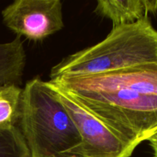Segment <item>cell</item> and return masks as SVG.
<instances>
[{"mask_svg": "<svg viewBox=\"0 0 157 157\" xmlns=\"http://www.w3.org/2000/svg\"><path fill=\"white\" fill-rule=\"evenodd\" d=\"M25 52L21 37L0 43V87L19 85L25 66Z\"/></svg>", "mask_w": 157, "mask_h": 157, "instance_id": "obj_7", "label": "cell"}, {"mask_svg": "<svg viewBox=\"0 0 157 157\" xmlns=\"http://www.w3.org/2000/svg\"><path fill=\"white\" fill-rule=\"evenodd\" d=\"M22 89L11 84L0 87V126H17Z\"/></svg>", "mask_w": 157, "mask_h": 157, "instance_id": "obj_8", "label": "cell"}, {"mask_svg": "<svg viewBox=\"0 0 157 157\" xmlns=\"http://www.w3.org/2000/svg\"><path fill=\"white\" fill-rule=\"evenodd\" d=\"M136 148L157 133V63L50 80Z\"/></svg>", "mask_w": 157, "mask_h": 157, "instance_id": "obj_1", "label": "cell"}, {"mask_svg": "<svg viewBox=\"0 0 157 157\" xmlns=\"http://www.w3.org/2000/svg\"><path fill=\"white\" fill-rule=\"evenodd\" d=\"M0 157H31L17 126H0Z\"/></svg>", "mask_w": 157, "mask_h": 157, "instance_id": "obj_9", "label": "cell"}, {"mask_svg": "<svg viewBox=\"0 0 157 157\" xmlns=\"http://www.w3.org/2000/svg\"><path fill=\"white\" fill-rule=\"evenodd\" d=\"M48 83L65 107L81 136V144L75 150V156H131L136 148L86 109L65 90L51 81Z\"/></svg>", "mask_w": 157, "mask_h": 157, "instance_id": "obj_4", "label": "cell"}, {"mask_svg": "<svg viewBox=\"0 0 157 157\" xmlns=\"http://www.w3.org/2000/svg\"><path fill=\"white\" fill-rule=\"evenodd\" d=\"M2 15L11 31L33 41H43L64 25L60 0H15Z\"/></svg>", "mask_w": 157, "mask_h": 157, "instance_id": "obj_5", "label": "cell"}, {"mask_svg": "<svg viewBox=\"0 0 157 157\" xmlns=\"http://www.w3.org/2000/svg\"><path fill=\"white\" fill-rule=\"evenodd\" d=\"M157 63V31L148 17L113 26L101 42L66 57L52 67L50 80L85 76Z\"/></svg>", "mask_w": 157, "mask_h": 157, "instance_id": "obj_2", "label": "cell"}, {"mask_svg": "<svg viewBox=\"0 0 157 157\" xmlns=\"http://www.w3.org/2000/svg\"><path fill=\"white\" fill-rule=\"evenodd\" d=\"M18 124L31 157H73L81 144L65 107L39 78L22 89Z\"/></svg>", "mask_w": 157, "mask_h": 157, "instance_id": "obj_3", "label": "cell"}, {"mask_svg": "<svg viewBox=\"0 0 157 157\" xmlns=\"http://www.w3.org/2000/svg\"><path fill=\"white\" fill-rule=\"evenodd\" d=\"M73 157H78V156H73Z\"/></svg>", "mask_w": 157, "mask_h": 157, "instance_id": "obj_11", "label": "cell"}, {"mask_svg": "<svg viewBox=\"0 0 157 157\" xmlns=\"http://www.w3.org/2000/svg\"><path fill=\"white\" fill-rule=\"evenodd\" d=\"M148 141L153 151V156H154V157H157V133L155 134L154 136H151L148 140Z\"/></svg>", "mask_w": 157, "mask_h": 157, "instance_id": "obj_10", "label": "cell"}, {"mask_svg": "<svg viewBox=\"0 0 157 157\" xmlns=\"http://www.w3.org/2000/svg\"><path fill=\"white\" fill-rule=\"evenodd\" d=\"M94 12L113 26L131 24L157 12V0H98Z\"/></svg>", "mask_w": 157, "mask_h": 157, "instance_id": "obj_6", "label": "cell"}]
</instances>
